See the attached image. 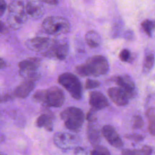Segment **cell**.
I'll list each match as a JSON object with an SVG mask.
<instances>
[{
	"label": "cell",
	"mask_w": 155,
	"mask_h": 155,
	"mask_svg": "<svg viewBox=\"0 0 155 155\" xmlns=\"http://www.w3.org/2000/svg\"><path fill=\"white\" fill-rule=\"evenodd\" d=\"M108 70V62L105 57L101 55L90 57L84 63L76 67V72L83 77L102 76L107 74Z\"/></svg>",
	"instance_id": "obj_1"
},
{
	"label": "cell",
	"mask_w": 155,
	"mask_h": 155,
	"mask_svg": "<svg viewBox=\"0 0 155 155\" xmlns=\"http://www.w3.org/2000/svg\"><path fill=\"white\" fill-rule=\"evenodd\" d=\"M33 99L45 106L60 107L65 101L63 91L57 86H53L47 90H37L33 94Z\"/></svg>",
	"instance_id": "obj_2"
},
{
	"label": "cell",
	"mask_w": 155,
	"mask_h": 155,
	"mask_svg": "<svg viewBox=\"0 0 155 155\" xmlns=\"http://www.w3.org/2000/svg\"><path fill=\"white\" fill-rule=\"evenodd\" d=\"M42 28L45 33L53 36H59L66 34L70 30L68 21L58 16H51L46 18L41 24Z\"/></svg>",
	"instance_id": "obj_3"
},
{
	"label": "cell",
	"mask_w": 155,
	"mask_h": 155,
	"mask_svg": "<svg viewBox=\"0 0 155 155\" xmlns=\"http://www.w3.org/2000/svg\"><path fill=\"white\" fill-rule=\"evenodd\" d=\"M60 117L64 121L65 127L74 131H79L84 121V114L82 110L75 107L65 108L61 111Z\"/></svg>",
	"instance_id": "obj_4"
},
{
	"label": "cell",
	"mask_w": 155,
	"mask_h": 155,
	"mask_svg": "<svg viewBox=\"0 0 155 155\" xmlns=\"http://www.w3.org/2000/svg\"><path fill=\"white\" fill-rule=\"evenodd\" d=\"M58 82L76 100H80L82 96V84L76 76L73 73L66 72L59 75Z\"/></svg>",
	"instance_id": "obj_5"
},
{
	"label": "cell",
	"mask_w": 155,
	"mask_h": 155,
	"mask_svg": "<svg viewBox=\"0 0 155 155\" xmlns=\"http://www.w3.org/2000/svg\"><path fill=\"white\" fill-rule=\"evenodd\" d=\"M68 44L67 40L64 39H53L47 50L43 52V55L47 58L62 61L68 56Z\"/></svg>",
	"instance_id": "obj_6"
},
{
	"label": "cell",
	"mask_w": 155,
	"mask_h": 155,
	"mask_svg": "<svg viewBox=\"0 0 155 155\" xmlns=\"http://www.w3.org/2000/svg\"><path fill=\"white\" fill-rule=\"evenodd\" d=\"M113 81L128 97V98L133 99L136 95V88L135 84L131 78L127 74L119 75L115 76Z\"/></svg>",
	"instance_id": "obj_7"
},
{
	"label": "cell",
	"mask_w": 155,
	"mask_h": 155,
	"mask_svg": "<svg viewBox=\"0 0 155 155\" xmlns=\"http://www.w3.org/2000/svg\"><path fill=\"white\" fill-rule=\"evenodd\" d=\"M53 142L60 149L68 150L78 143V138L70 133L59 132L54 135Z\"/></svg>",
	"instance_id": "obj_8"
},
{
	"label": "cell",
	"mask_w": 155,
	"mask_h": 155,
	"mask_svg": "<svg viewBox=\"0 0 155 155\" xmlns=\"http://www.w3.org/2000/svg\"><path fill=\"white\" fill-rule=\"evenodd\" d=\"M25 12L27 17L36 20L42 17L45 8L40 0H27L25 5Z\"/></svg>",
	"instance_id": "obj_9"
},
{
	"label": "cell",
	"mask_w": 155,
	"mask_h": 155,
	"mask_svg": "<svg viewBox=\"0 0 155 155\" xmlns=\"http://www.w3.org/2000/svg\"><path fill=\"white\" fill-rule=\"evenodd\" d=\"M53 39L48 37L37 36L28 39L25 42L26 47L30 50L36 52L45 51Z\"/></svg>",
	"instance_id": "obj_10"
},
{
	"label": "cell",
	"mask_w": 155,
	"mask_h": 155,
	"mask_svg": "<svg viewBox=\"0 0 155 155\" xmlns=\"http://www.w3.org/2000/svg\"><path fill=\"white\" fill-rule=\"evenodd\" d=\"M103 136L107 141L113 147L120 148L124 145V142L115 128L110 125H105L102 130Z\"/></svg>",
	"instance_id": "obj_11"
},
{
	"label": "cell",
	"mask_w": 155,
	"mask_h": 155,
	"mask_svg": "<svg viewBox=\"0 0 155 155\" xmlns=\"http://www.w3.org/2000/svg\"><path fill=\"white\" fill-rule=\"evenodd\" d=\"M89 104L91 107V108L97 111L108 106L109 102L102 93L98 91H93L90 93Z\"/></svg>",
	"instance_id": "obj_12"
},
{
	"label": "cell",
	"mask_w": 155,
	"mask_h": 155,
	"mask_svg": "<svg viewBox=\"0 0 155 155\" xmlns=\"http://www.w3.org/2000/svg\"><path fill=\"white\" fill-rule=\"evenodd\" d=\"M107 93L111 100L118 106H125L129 102L130 99L127 95L119 87H113L108 88Z\"/></svg>",
	"instance_id": "obj_13"
},
{
	"label": "cell",
	"mask_w": 155,
	"mask_h": 155,
	"mask_svg": "<svg viewBox=\"0 0 155 155\" xmlns=\"http://www.w3.org/2000/svg\"><path fill=\"white\" fill-rule=\"evenodd\" d=\"M35 85V81L25 79L15 88L13 94L18 98L24 99L27 97L33 90Z\"/></svg>",
	"instance_id": "obj_14"
},
{
	"label": "cell",
	"mask_w": 155,
	"mask_h": 155,
	"mask_svg": "<svg viewBox=\"0 0 155 155\" xmlns=\"http://www.w3.org/2000/svg\"><path fill=\"white\" fill-rule=\"evenodd\" d=\"M53 114L48 111H44L36 119V125L39 128H44L48 131H51L53 129Z\"/></svg>",
	"instance_id": "obj_15"
},
{
	"label": "cell",
	"mask_w": 155,
	"mask_h": 155,
	"mask_svg": "<svg viewBox=\"0 0 155 155\" xmlns=\"http://www.w3.org/2000/svg\"><path fill=\"white\" fill-rule=\"evenodd\" d=\"M87 138L90 143L96 147L99 145L101 142V135L99 130L93 122H89L87 128Z\"/></svg>",
	"instance_id": "obj_16"
},
{
	"label": "cell",
	"mask_w": 155,
	"mask_h": 155,
	"mask_svg": "<svg viewBox=\"0 0 155 155\" xmlns=\"http://www.w3.org/2000/svg\"><path fill=\"white\" fill-rule=\"evenodd\" d=\"M27 16L26 15H15L8 13L7 21L8 25L14 30H18L27 21Z\"/></svg>",
	"instance_id": "obj_17"
},
{
	"label": "cell",
	"mask_w": 155,
	"mask_h": 155,
	"mask_svg": "<svg viewBox=\"0 0 155 155\" xmlns=\"http://www.w3.org/2000/svg\"><path fill=\"white\" fill-rule=\"evenodd\" d=\"M41 63L39 58H28L18 64L19 70H38Z\"/></svg>",
	"instance_id": "obj_18"
},
{
	"label": "cell",
	"mask_w": 155,
	"mask_h": 155,
	"mask_svg": "<svg viewBox=\"0 0 155 155\" xmlns=\"http://www.w3.org/2000/svg\"><path fill=\"white\" fill-rule=\"evenodd\" d=\"M85 41L90 48H96L101 43L100 35L94 30L88 31L85 35Z\"/></svg>",
	"instance_id": "obj_19"
},
{
	"label": "cell",
	"mask_w": 155,
	"mask_h": 155,
	"mask_svg": "<svg viewBox=\"0 0 155 155\" xmlns=\"http://www.w3.org/2000/svg\"><path fill=\"white\" fill-rule=\"evenodd\" d=\"M8 12L15 15H26L24 2L22 0H12L8 5Z\"/></svg>",
	"instance_id": "obj_20"
},
{
	"label": "cell",
	"mask_w": 155,
	"mask_h": 155,
	"mask_svg": "<svg viewBox=\"0 0 155 155\" xmlns=\"http://www.w3.org/2000/svg\"><path fill=\"white\" fill-rule=\"evenodd\" d=\"M152 152V147L148 145H144L138 150L123 149L121 153L122 155H151Z\"/></svg>",
	"instance_id": "obj_21"
},
{
	"label": "cell",
	"mask_w": 155,
	"mask_h": 155,
	"mask_svg": "<svg viewBox=\"0 0 155 155\" xmlns=\"http://www.w3.org/2000/svg\"><path fill=\"white\" fill-rule=\"evenodd\" d=\"M38 70H19V73L20 76L26 80H31L36 81L39 79L40 77Z\"/></svg>",
	"instance_id": "obj_22"
},
{
	"label": "cell",
	"mask_w": 155,
	"mask_h": 155,
	"mask_svg": "<svg viewBox=\"0 0 155 155\" xmlns=\"http://www.w3.org/2000/svg\"><path fill=\"white\" fill-rule=\"evenodd\" d=\"M146 115L148 119V130L151 136H154V108L153 107L150 108L146 112Z\"/></svg>",
	"instance_id": "obj_23"
},
{
	"label": "cell",
	"mask_w": 155,
	"mask_h": 155,
	"mask_svg": "<svg viewBox=\"0 0 155 155\" xmlns=\"http://www.w3.org/2000/svg\"><path fill=\"white\" fill-rule=\"evenodd\" d=\"M154 57L153 53L147 54L144 58L143 63V71L145 73H148L154 65Z\"/></svg>",
	"instance_id": "obj_24"
},
{
	"label": "cell",
	"mask_w": 155,
	"mask_h": 155,
	"mask_svg": "<svg viewBox=\"0 0 155 155\" xmlns=\"http://www.w3.org/2000/svg\"><path fill=\"white\" fill-rule=\"evenodd\" d=\"M143 31L149 36L152 37L154 30V22L153 20L146 19L141 24Z\"/></svg>",
	"instance_id": "obj_25"
},
{
	"label": "cell",
	"mask_w": 155,
	"mask_h": 155,
	"mask_svg": "<svg viewBox=\"0 0 155 155\" xmlns=\"http://www.w3.org/2000/svg\"><path fill=\"white\" fill-rule=\"evenodd\" d=\"M90 155H111V154L106 147L99 145L94 147V149L90 152Z\"/></svg>",
	"instance_id": "obj_26"
},
{
	"label": "cell",
	"mask_w": 155,
	"mask_h": 155,
	"mask_svg": "<svg viewBox=\"0 0 155 155\" xmlns=\"http://www.w3.org/2000/svg\"><path fill=\"white\" fill-rule=\"evenodd\" d=\"M143 126V120L140 115H136L133 117L132 127L134 130H137L142 128Z\"/></svg>",
	"instance_id": "obj_27"
},
{
	"label": "cell",
	"mask_w": 155,
	"mask_h": 155,
	"mask_svg": "<svg viewBox=\"0 0 155 155\" xmlns=\"http://www.w3.org/2000/svg\"><path fill=\"white\" fill-rule=\"evenodd\" d=\"M101 83L97 80H94L91 79H87L85 83V87L86 89L90 90L97 88L100 86Z\"/></svg>",
	"instance_id": "obj_28"
},
{
	"label": "cell",
	"mask_w": 155,
	"mask_h": 155,
	"mask_svg": "<svg viewBox=\"0 0 155 155\" xmlns=\"http://www.w3.org/2000/svg\"><path fill=\"white\" fill-rule=\"evenodd\" d=\"M125 138L128 140H131L134 141L135 142H140L142 141L144 139V136L142 134H137V133H131V134H127L124 136Z\"/></svg>",
	"instance_id": "obj_29"
},
{
	"label": "cell",
	"mask_w": 155,
	"mask_h": 155,
	"mask_svg": "<svg viewBox=\"0 0 155 155\" xmlns=\"http://www.w3.org/2000/svg\"><path fill=\"white\" fill-rule=\"evenodd\" d=\"M119 59L122 62H128L131 58V52L129 50L125 48L120 51L119 55Z\"/></svg>",
	"instance_id": "obj_30"
},
{
	"label": "cell",
	"mask_w": 155,
	"mask_h": 155,
	"mask_svg": "<svg viewBox=\"0 0 155 155\" xmlns=\"http://www.w3.org/2000/svg\"><path fill=\"white\" fill-rule=\"evenodd\" d=\"M95 112H96L95 110H94L92 108H90V110L88 111V113L87 114L86 119L89 122H94L96 120V117Z\"/></svg>",
	"instance_id": "obj_31"
},
{
	"label": "cell",
	"mask_w": 155,
	"mask_h": 155,
	"mask_svg": "<svg viewBox=\"0 0 155 155\" xmlns=\"http://www.w3.org/2000/svg\"><path fill=\"white\" fill-rule=\"evenodd\" d=\"M13 98V95L9 93L0 94V102H7Z\"/></svg>",
	"instance_id": "obj_32"
},
{
	"label": "cell",
	"mask_w": 155,
	"mask_h": 155,
	"mask_svg": "<svg viewBox=\"0 0 155 155\" xmlns=\"http://www.w3.org/2000/svg\"><path fill=\"white\" fill-rule=\"evenodd\" d=\"M74 155H88L86 150L82 147H76L74 149Z\"/></svg>",
	"instance_id": "obj_33"
},
{
	"label": "cell",
	"mask_w": 155,
	"mask_h": 155,
	"mask_svg": "<svg viewBox=\"0 0 155 155\" xmlns=\"http://www.w3.org/2000/svg\"><path fill=\"white\" fill-rule=\"evenodd\" d=\"M7 8V4L5 3V1L4 0H0V17H1Z\"/></svg>",
	"instance_id": "obj_34"
},
{
	"label": "cell",
	"mask_w": 155,
	"mask_h": 155,
	"mask_svg": "<svg viewBox=\"0 0 155 155\" xmlns=\"http://www.w3.org/2000/svg\"><path fill=\"white\" fill-rule=\"evenodd\" d=\"M134 38V33L131 30H128L125 34V38L127 40H131Z\"/></svg>",
	"instance_id": "obj_35"
},
{
	"label": "cell",
	"mask_w": 155,
	"mask_h": 155,
	"mask_svg": "<svg viewBox=\"0 0 155 155\" xmlns=\"http://www.w3.org/2000/svg\"><path fill=\"white\" fill-rule=\"evenodd\" d=\"M42 2H44L45 4L51 5H56L58 4V0H40Z\"/></svg>",
	"instance_id": "obj_36"
},
{
	"label": "cell",
	"mask_w": 155,
	"mask_h": 155,
	"mask_svg": "<svg viewBox=\"0 0 155 155\" xmlns=\"http://www.w3.org/2000/svg\"><path fill=\"white\" fill-rule=\"evenodd\" d=\"M6 30H7V28L5 24L1 21H0V33H4L6 31Z\"/></svg>",
	"instance_id": "obj_37"
},
{
	"label": "cell",
	"mask_w": 155,
	"mask_h": 155,
	"mask_svg": "<svg viewBox=\"0 0 155 155\" xmlns=\"http://www.w3.org/2000/svg\"><path fill=\"white\" fill-rule=\"evenodd\" d=\"M6 66H7V64L5 61L2 58H0V69L4 68L5 67H6Z\"/></svg>",
	"instance_id": "obj_38"
},
{
	"label": "cell",
	"mask_w": 155,
	"mask_h": 155,
	"mask_svg": "<svg viewBox=\"0 0 155 155\" xmlns=\"http://www.w3.org/2000/svg\"><path fill=\"white\" fill-rule=\"evenodd\" d=\"M0 155H7V154H4V153H2L0 152Z\"/></svg>",
	"instance_id": "obj_39"
}]
</instances>
